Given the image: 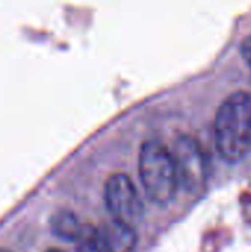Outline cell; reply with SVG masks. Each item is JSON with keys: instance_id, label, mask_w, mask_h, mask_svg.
I'll return each instance as SVG.
<instances>
[{"instance_id": "obj_4", "label": "cell", "mask_w": 251, "mask_h": 252, "mask_svg": "<svg viewBox=\"0 0 251 252\" xmlns=\"http://www.w3.org/2000/svg\"><path fill=\"white\" fill-rule=\"evenodd\" d=\"M104 196L105 204L114 220L123 221L130 226L141 220L143 211L142 199L135 183L127 174H111L105 183Z\"/></svg>"}, {"instance_id": "obj_6", "label": "cell", "mask_w": 251, "mask_h": 252, "mask_svg": "<svg viewBox=\"0 0 251 252\" xmlns=\"http://www.w3.org/2000/svg\"><path fill=\"white\" fill-rule=\"evenodd\" d=\"M50 227L55 235L67 241H77L84 226H81L77 216L68 210H59L50 217Z\"/></svg>"}, {"instance_id": "obj_1", "label": "cell", "mask_w": 251, "mask_h": 252, "mask_svg": "<svg viewBox=\"0 0 251 252\" xmlns=\"http://www.w3.org/2000/svg\"><path fill=\"white\" fill-rule=\"evenodd\" d=\"M215 142L228 162L241 161L251 149V94L235 92L219 106L215 117Z\"/></svg>"}, {"instance_id": "obj_10", "label": "cell", "mask_w": 251, "mask_h": 252, "mask_svg": "<svg viewBox=\"0 0 251 252\" xmlns=\"http://www.w3.org/2000/svg\"><path fill=\"white\" fill-rule=\"evenodd\" d=\"M0 252H10V251H7V250H4V248H0Z\"/></svg>"}, {"instance_id": "obj_5", "label": "cell", "mask_w": 251, "mask_h": 252, "mask_svg": "<svg viewBox=\"0 0 251 252\" xmlns=\"http://www.w3.org/2000/svg\"><path fill=\"white\" fill-rule=\"evenodd\" d=\"M99 232L107 252H133L138 244L135 227L114 219L105 223Z\"/></svg>"}, {"instance_id": "obj_8", "label": "cell", "mask_w": 251, "mask_h": 252, "mask_svg": "<svg viewBox=\"0 0 251 252\" xmlns=\"http://www.w3.org/2000/svg\"><path fill=\"white\" fill-rule=\"evenodd\" d=\"M241 55L246 59V62L249 63L251 68V34L244 38V41L241 43Z\"/></svg>"}, {"instance_id": "obj_2", "label": "cell", "mask_w": 251, "mask_h": 252, "mask_svg": "<svg viewBox=\"0 0 251 252\" xmlns=\"http://www.w3.org/2000/svg\"><path fill=\"white\" fill-rule=\"evenodd\" d=\"M139 176L149 199L155 204H169L179 188L178 171L172 151L157 139L142 143L139 152Z\"/></svg>"}, {"instance_id": "obj_9", "label": "cell", "mask_w": 251, "mask_h": 252, "mask_svg": "<svg viewBox=\"0 0 251 252\" xmlns=\"http://www.w3.org/2000/svg\"><path fill=\"white\" fill-rule=\"evenodd\" d=\"M46 252H64V251H61V250H56V248H53V250H49V251H46Z\"/></svg>"}, {"instance_id": "obj_7", "label": "cell", "mask_w": 251, "mask_h": 252, "mask_svg": "<svg viewBox=\"0 0 251 252\" xmlns=\"http://www.w3.org/2000/svg\"><path fill=\"white\" fill-rule=\"evenodd\" d=\"M78 241V252H107L101 232L92 226H84Z\"/></svg>"}, {"instance_id": "obj_3", "label": "cell", "mask_w": 251, "mask_h": 252, "mask_svg": "<svg viewBox=\"0 0 251 252\" xmlns=\"http://www.w3.org/2000/svg\"><path fill=\"white\" fill-rule=\"evenodd\" d=\"M179 185L188 192H198L204 188L209 176V161L200 142L189 136L176 137L172 149Z\"/></svg>"}]
</instances>
